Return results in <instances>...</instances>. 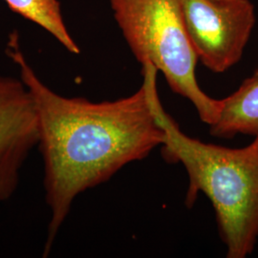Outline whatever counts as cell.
Here are the masks:
<instances>
[{
    "mask_svg": "<svg viewBox=\"0 0 258 258\" xmlns=\"http://www.w3.org/2000/svg\"><path fill=\"white\" fill-rule=\"evenodd\" d=\"M7 55L35 102L44 165L45 199L50 210L43 256L50 253L75 199L109 180L120 168L140 161L164 143L143 84L116 101L90 102L66 98L49 88L28 63L14 32Z\"/></svg>",
    "mask_w": 258,
    "mask_h": 258,
    "instance_id": "6da1fadb",
    "label": "cell"
},
{
    "mask_svg": "<svg viewBox=\"0 0 258 258\" xmlns=\"http://www.w3.org/2000/svg\"><path fill=\"white\" fill-rule=\"evenodd\" d=\"M110 4L138 61L162 72L172 91L191 102L206 124H213L220 100L211 98L197 83L198 57L185 27L182 0H110Z\"/></svg>",
    "mask_w": 258,
    "mask_h": 258,
    "instance_id": "3957f363",
    "label": "cell"
},
{
    "mask_svg": "<svg viewBox=\"0 0 258 258\" xmlns=\"http://www.w3.org/2000/svg\"><path fill=\"white\" fill-rule=\"evenodd\" d=\"M38 143L37 110L26 84L0 76V202L16 194L21 168Z\"/></svg>",
    "mask_w": 258,
    "mask_h": 258,
    "instance_id": "5b68a950",
    "label": "cell"
},
{
    "mask_svg": "<svg viewBox=\"0 0 258 258\" xmlns=\"http://www.w3.org/2000/svg\"><path fill=\"white\" fill-rule=\"evenodd\" d=\"M184 23L198 59L214 73L239 62L255 25L249 0H182Z\"/></svg>",
    "mask_w": 258,
    "mask_h": 258,
    "instance_id": "277c9868",
    "label": "cell"
},
{
    "mask_svg": "<svg viewBox=\"0 0 258 258\" xmlns=\"http://www.w3.org/2000/svg\"><path fill=\"white\" fill-rule=\"evenodd\" d=\"M210 132L218 138L258 137V68L236 91L220 100V114Z\"/></svg>",
    "mask_w": 258,
    "mask_h": 258,
    "instance_id": "8992f818",
    "label": "cell"
},
{
    "mask_svg": "<svg viewBox=\"0 0 258 258\" xmlns=\"http://www.w3.org/2000/svg\"><path fill=\"white\" fill-rule=\"evenodd\" d=\"M157 73L153 65L144 64L143 84L164 130V157L181 163L188 175L185 204L191 207L199 192L205 194L215 212L227 257H247L258 240V137L246 147L232 148L187 136L162 105Z\"/></svg>",
    "mask_w": 258,
    "mask_h": 258,
    "instance_id": "7a4b0ae2",
    "label": "cell"
},
{
    "mask_svg": "<svg viewBox=\"0 0 258 258\" xmlns=\"http://www.w3.org/2000/svg\"><path fill=\"white\" fill-rule=\"evenodd\" d=\"M10 9L50 33L72 54L81 50L65 26L58 0H5Z\"/></svg>",
    "mask_w": 258,
    "mask_h": 258,
    "instance_id": "52a82bcc",
    "label": "cell"
}]
</instances>
